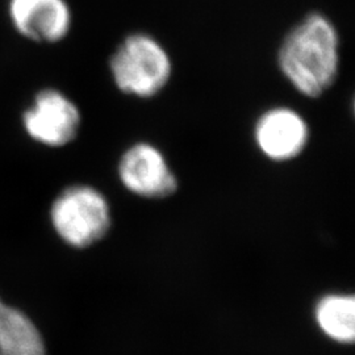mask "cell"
<instances>
[{
	"label": "cell",
	"mask_w": 355,
	"mask_h": 355,
	"mask_svg": "<svg viewBox=\"0 0 355 355\" xmlns=\"http://www.w3.org/2000/svg\"><path fill=\"white\" fill-rule=\"evenodd\" d=\"M21 125L26 136L49 149H62L78 139L83 114L67 94L58 89H42L21 114Z\"/></svg>",
	"instance_id": "obj_5"
},
{
	"label": "cell",
	"mask_w": 355,
	"mask_h": 355,
	"mask_svg": "<svg viewBox=\"0 0 355 355\" xmlns=\"http://www.w3.org/2000/svg\"><path fill=\"white\" fill-rule=\"evenodd\" d=\"M49 223L66 246L86 250L110 236L114 224V209L104 191L89 183H74L53 199Z\"/></svg>",
	"instance_id": "obj_3"
},
{
	"label": "cell",
	"mask_w": 355,
	"mask_h": 355,
	"mask_svg": "<svg viewBox=\"0 0 355 355\" xmlns=\"http://www.w3.org/2000/svg\"><path fill=\"white\" fill-rule=\"evenodd\" d=\"M7 11L16 33L38 45L60 44L73 29L66 0H8Z\"/></svg>",
	"instance_id": "obj_7"
},
{
	"label": "cell",
	"mask_w": 355,
	"mask_h": 355,
	"mask_svg": "<svg viewBox=\"0 0 355 355\" xmlns=\"http://www.w3.org/2000/svg\"><path fill=\"white\" fill-rule=\"evenodd\" d=\"M0 355H45V346L33 322L0 300Z\"/></svg>",
	"instance_id": "obj_8"
},
{
	"label": "cell",
	"mask_w": 355,
	"mask_h": 355,
	"mask_svg": "<svg viewBox=\"0 0 355 355\" xmlns=\"http://www.w3.org/2000/svg\"><path fill=\"white\" fill-rule=\"evenodd\" d=\"M280 76L299 95L315 101L334 87L341 73V38L329 17L306 15L277 51Z\"/></svg>",
	"instance_id": "obj_1"
},
{
	"label": "cell",
	"mask_w": 355,
	"mask_h": 355,
	"mask_svg": "<svg viewBox=\"0 0 355 355\" xmlns=\"http://www.w3.org/2000/svg\"><path fill=\"white\" fill-rule=\"evenodd\" d=\"M174 61L165 45L149 33L123 38L108 60L114 89L121 95L150 101L165 92L174 78Z\"/></svg>",
	"instance_id": "obj_2"
},
{
	"label": "cell",
	"mask_w": 355,
	"mask_h": 355,
	"mask_svg": "<svg viewBox=\"0 0 355 355\" xmlns=\"http://www.w3.org/2000/svg\"><path fill=\"white\" fill-rule=\"evenodd\" d=\"M316 318L322 331L338 343H350L355 337V297L333 293L316 306Z\"/></svg>",
	"instance_id": "obj_9"
},
{
	"label": "cell",
	"mask_w": 355,
	"mask_h": 355,
	"mask_svg": "<svg viewBox=\"0 0 355 355\" xmlns=\"http://www.w3.org/2000/svg\"><path fill=\"white\" fill-rule=\"evenodd\" d=\"M116 177L128 193L142 200H166L177 195L179 178L166 153L150 141H136L121 152Z\"/></svg>",
	"instance_id": "obj_4"
},
{
	"label": "cell",
	"mask_w": 355,
	"mask_h": 355,
	"mask_svg": "<svg viewBox=\"0 0 355 355\" xmlns=\"http://www.w3.org/2000/svg\"><path fill=\"white\" fill-rule=\"evenodd\" d=\"M254 146L272 164L299 159L309 146L312 130L304 114L291 105H271L258 114L252 129Z\"/></svg>",
	"instance_id": "obj_6"
}]
</instances>
